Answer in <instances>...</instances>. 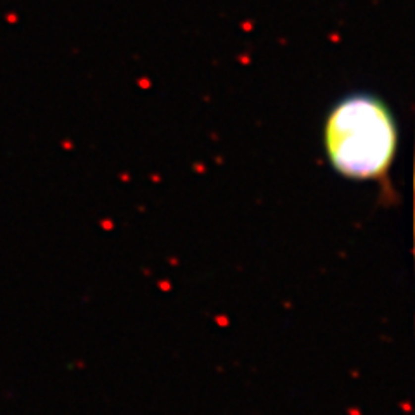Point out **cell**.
<instances>
[{"mask_svg": "<svg viewBox=\"0 0 415 415\" xmlns=\"http://www.w3.org/2000/svg\"><path fill=\"white\" fill-rule=\"evenodd\" d=\"M322 142L330 166L341 177L386 182L398 151V125L379 96L353 92L329 109Z\"/></svg>", "mask_w": 415, "mask_h": 415, "instance_id": "1", "label": "cell"}]
</instances>
